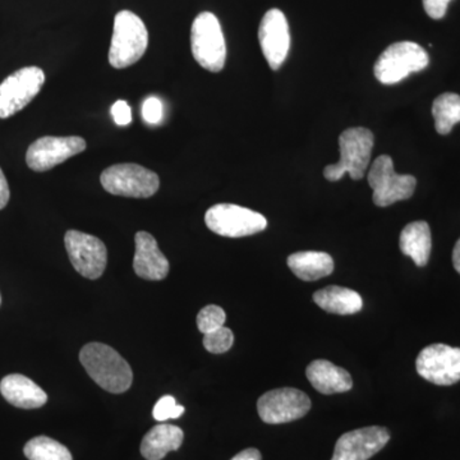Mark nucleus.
Here are the masks:
<instances>
[{
	"instance_id": "1",
	"label": "nucleus",
	"mask_w": 460,
	"mask_h": 460,
	"mask_svg": "<svg viewBox=\"0 0 460 460\" xmlns=\"http://www.w3.org/2000/svg\"><path fill=\"white\" fill-rule=\"evenodd\" d=\"M80 361L89 376L109 393L120 394L132 385L131 366L114 348L107 344L84 345L80 353Z\"/></svg>"
},
{
	"instance_id": "2",
	"label": "nucleus",
	"mask_w": 460,
	"mask_h": 460,
	"mask_svg": "<svg viewBox=\"0 0 460 460\" xmlns=\"http://www.w3.org/2000/svg\"><path fill=\"white\" fill-rule=\"evenodd\" d=\"M148 32L144 21L131 11H120L114 18L109 63L117 69L127 68L144 57Z\"/></svg>"
},
{
	"instance_id": "3",
	"label": "nucleus",
	"mask_w": 460,
	"mask_h": 460,
	"mask_svg": "<svg viewBox=\"0 0 460 460\" xmlns=\"http://www.w3.org/2000/svg\"><path fill=\"white\" fill-rule=\"evenodd\" d=\"M374 141L370 129L361 127L345 129L339 137L341 160L337 164L326 166L323 169V177L330 181H337L344 174H349L353 181L362 180L370 164Z\"/></svg>"
},
{
	"instance_id": "4",
	"label": "nucleus",
	"mask_w": 460,
	"mask_h": 460,
	"mask_svg": "<svg viewBox=\"0 0 460 460\" xmlns=\"http://www.w3.org/2000/svg\"><path fill=\"white\" fill-rule=\"evenodd\" d=\"M190 49L196 62L210 72H220L226 66V44L219 20L210 12L195 18L190 30Z\"/></svg>"
},
{
	"instance_id": "5",
	"label": "nucleus",
	"mask_w": 460,
	"mask_h": 460,
	"mask_svg": "<svg viewBox=\"0 0 460 460\" xmlns=\"http://www.w3.org/2000/svg\"><path fill=\"white\" fill-rule=\"evenodd\" d=\"M429 63L428 51L416 42H395L378 57L374 74L378 83L395 84L402 83L411 74L423 71Z\"/></svg>"
},
{
	"instance_id": "6",
	"label": "nucleus",
	"mask_w": 460,
	"mask_h": 460,
	"mask_svg": "<svg viewBox=\"0 0 460 460\" xmlns=\"http://www.w3.org/2000/svg\"><path fill=\"white\" fill-rule=\"evenodd\" d=\"M107 192L123 198L148 199L160 187L159 175L137 164H117L105 169L100 177Z\"/></svg>"
},
{
	"instance_id": "7",
	"label": "nucleus",
	"mask_w": 460,
	"mask_h": 460,
	"mask_svg": "<svg viewBox=\"0 0 460 460\" xmlns=\"http://www.w3.org/2000/svg\"><path fill=\"white\" fill-rule=\"evenodd\" d=\"M208 228L222 237L241 238L256 234L268 228L262 214L233 204H217L205 215Z\"/></svg>"
},
{
	"instance_id": "8",
	"label": "nucleus",
	"mask_w": 460,
	"mask_h": 460,
	"mask_svg": "<svg viewBox=\"0 0 460 460\" xmlns=\"http://www.w3.org/2000/svg\"><path fill=\"white\" fill-rule=\"evenodd\" d=\"M368 184L374 190V204L378 208H386L411 199L416 190L417 180L413 175L398 174L392 157L381 155L372 163Z\"/></svg>"
},
{
	"instance_id": "9",
	"label": "nucleus",
	"mask_w": 460,
	"mask_h": 460,
	"mask_svg": "<svg viewBox=\"0 0 460 460\" xmlns=\"http://www.w3.org/2000/svg\"><path fill=\"white\" fill-rule=\"evenodd\" d=\"M45 75L39 66H25L0 84V119L26 108L40 93Z\"/></svg>"
},
{
	"instance_id": "10",
	"label": "nucleus",
	"mask_w": 460,
	"mask_h": 460,
	"mask_svg": "<svg viewBox=\"0 0 460 460\" xmlns=\"http://www.w3.org/2000/svg\"><path fill=\"white\" fill-rule=\"evenodd\" d=\"M310 410V398L295 387L270 390L257 402L260 419L269 425H280L302 419Z\"/></svg>"
},
{
	"instance_id": "11",
	"label": "nucleus",
	"mask_w": 460,
	"mask_h": 460,
	"mask_svg": "<svg viewBox=\"0 0 460 460\" xmlns=\"http://www.w3.org/2000/svg\"><path fill=\"white\" fill-rule=\"evenodd\" d=\"M65 243L69 260L78 274L87 279H99L108 263V251L99 238L78 230L66 233Z\"/></svg>"
},
{
	"instance_id": "12",
	"label": "nucleus",
	"mask_w": 460,
	"mask_h": 460,
	"mask_svg": "<svg viewBox=\"0 0 460 460\" xmlns=\"http://www.w3.org/2000/svg\"><path fill=\"white\" fill-rule=\"evenodd\" d=\"M416 368L420 377L435 385H454L460 381V348L429 345L417 357Z\"/></svg>"
},
{
	"instance_id": "13",
	"label": "nucleus",
	"mask_w": 460,
	"mask_h": 460,
	"mask_svg": "<svg viewBox=\"0 0 460 460\" xmlns=\"http://www.w3.org/2000/svg\"><path fill=\"white\" fill-rule=\"evenodd\" d=\"M86 150L83 137H47L33 142L26 153V163L33 172H47Z\"/></svg>"
},
{
	"instance_id": "14",
	"label": "nucleus",
	"mask_w": 460,
	"mask_h": 460,
	"mask_svg": "<svg viewBox=\"0 0 460 460\" xmlns=\"http://www.w3.org/2000/svg\"><path fill=\"white\" fill-rule=\"evenodd\" d=\"M259 41L266 62L272 71H278L287 59L290 47L289 26L280 9L266 12L260 23Z\"/></svg>"
},
{
	"instance_id": "15",
	"label": "nucleus",
	"mask_w": 460,
	"mask_h": 460,
	"mask_svg": "<svg viewBox=\"0 0 460 460\" xmlns=\"http://www.w3.org/2000/svg\"><path fill=\"white\" fill-rule=\"evenodd\" d=\"M389 440V429L380 426L353 429L338 438L332 460H368Z\"/></svg>"
},
{
	"instance_id": "16",
	"label": "nucleus",
	"mask_w": 460,
	"mask_h": 460,
	"mask_svg": "<svg viewBox=\"0 0 460 460\" xmlns=\"http://www.w3.org/2000/svg\"><path fill=\"white\" fill-rule=\"evenodd\" d=\"M135 259L133 269L137 277L145 280H163L168 277V259L157 246L156 239L147 232H138L135 237Z\"/></svg>"
},
{
	"instance_id": "17",
	"label": "nucleus",
	"mask_w": 460,
	"mask_h": 460,
	"mask_svg": "<svg viewBox=\"0 0 460 460\" xmlns=\"http://www.w3.org/2000/svg\"><path fill=\"white\" fill-rule=\"evenodd\" d=\"M308 381L321 394L332 395L349 392L353 386L352 376L344 368L326 359H316L305 368Z\"/></svg>"
},
{
	"instance_id": "18",
	"label": "nucleus",
	"mask_w": 460,
	"mask_h": 460,
	"mask_svg": "<svg viewBox=\"0 0 460 460\" xmlns=\"http://www.w3.org/2000/svg\"><path fill=\"white\" fill-rule=\"evenodd\" d=\"M3 398L12 405L22 410H36L45 405L48 395L31 378L23 375H8L0 383Z\"/></svg>"
},
{
	"instance_id": "19",
	"label": "nucleus",
	"mask_w": 460,
	"mask_h": 460,
	"mask_svg": "<svg viewBox=\"0 0 460 460\" xmlns=\"http://www.w3.org/2000/svg\"><path fill=\"white\" fill-rule=\"evenodd\" d=\"M183 438V431L178 426L157 425L142 438V456L147 460H162L166 454L180 449Z\"/></svg>"
},
{
	"instance_id": "20",
	"label": "nucleus",
	"mask_w": 460,
	"mask_h": 460,
	"mask_svg": "<svg viewBox=\"0 0 460 460\" xmlns=\"http://www.w3.org/2000/svg\"><path fill=\"white\" fill-rule=\"evenodd\" d=\"M399 247L419 268L428 265L431 255V230L426 222H413L402 229Z\"/></svg>"
},
{
	"instance_id": "21",
	"label": "nucleus",
	"mask_w": 460,
	"mask_h": 460,
	"mask_svg": "<svg viewBox=\"0 0 460 460\" xmlns=\"http://www.w3.org/2000/svg\"><path fill=\"white\" fill-rule=\"evenodd\" d=\"M314 304L329 314H354L363 307L362 296L348 288L330 286L317 290L314 295Z\"/></svg>"
},
{
	"instance_id": "22",
	"label": "nucleus",
	"mask_w": 460,
	"mask_h": 460,
	"mask_svg": "<svg viewBox=\"0 0 460 460\" xmlns=\"http://www.w3.org/2000/svg\"><path fill=\"white\" fill-rule=\"evenodd\" d=\"M288 266L299 279L314 281L334 271V260L329 253L304 251L288 257Z\"/></svg>"
},
{
	"instance_id": "23",
	"label": "nucleus",
	"mask_w": 460,
	"mask_h": 460,
	"mask_svg": "<svg viewBox=\"0 0 460 460\" xmlns=\"http://www.w3.org/2000/svg\"><path fill=\"white\" fill-rule=\"evenodd\" d=\"M432 115L438 135H449L453 127L460 123V95L447 93L436 98L432 104Z\"/></svg>"
},
{
	"instance_id": "24",
	"label": "nucleus",
	"mask_w": 460,
	"mask_h": 460,
	"mask_svg": "<svg viewBox=\"0 0 460 460\" xmlns=\"http://www.w3.org/2000/svg\"><path fill=\"white\" fill-rule=\"evenodd\" d=\"M29 460H74L68 449L47 436L33 438L23 449Z\"/></svg>"
},
{
	"instance_id": "25",
	"label": "nucleus",
	"mask_w": 460,
	"mask_h": 460,
	"mask_svg": "<svg viewBox=\"0 0 460 460\" xmlns=\"http://www.w3.org/2000/svg\"><path fill=\"white\" fill-rule=\"evenodd\" d=\"M226 321V311L219 305H206L198 314V326L202 334H208V332L223 328Z\"/></svg>"
},
{
	"instance_id": "26",
	"label": "nucleus",
	"mask_w": 460,
	"mask_h": 460,
	"mask_svg": "<svg viewBox=\"0 0 460 460\" xmlns=\"http://www.w3.org/2000/svg\"><path fill=\"white\" fill-rule=\"evenodd\" d=\"M234 343V335L232 330L228 328H220L215 332L204 334V347L206 350L214 354H222L228 352Z\"/></svg>"
},
{
	"instance_id": "27",
	"label": "nucleus",
	"mask_w": 460,
	"mask_h": 460,
	"mask_svg": "<svg viewBox=\"0 0 460 460\" xmlns=\"http://www.w3.org/2000/svg\"><path fill=\"white\" fill-rule=\"evenodd\" d=\"M184 413V407L178 405L175 399L172 395H165L159 399L154 407L153 416L154 419L159 422H164L168 420L180 419L181 414Z\"/></svg>"
},
{
	"instance_id": "28",
	"label": "nucleus",
	"mask_w": 460,
	"mask_h": 460,
	"mask_svg": "<svg viewBox=\"0 0 460 460\" xmlns=\"http://www.w3.org/2000/svg\"><path fill=\"white\" fill-rule=\"evenodd\" d=\"M142 118L148 124H159L164 118V105L156 96H150L142 104Z\"/></svg>"
},
{
	"instance_id": "29",
	"label": "nucleus",
	"mask_w": 460,
	"mask_h": 460,
	"mask_svg": "<svg viewBox=\"0 0 460 460\" xmlns=\"http://www.w3.org/2000/svg\"><path fill=\"white\" fill-rule=\"evenodd\" d=\"M111 115L115 124L118 126H128L132 122V109L129 107L128 102L124 100H118L111 107Z\"/></svg>"
},
{
	"instance_id": "30",
	"label": "nucleus",
	"mask_w": 460,
	"mask_h": 460,
	"mask_svg": "<svg viewBox=\"0 0 460 460\" xmlns=\"http://www.w3.org/2000/svg\"><path fill=\"white\" fill-rule=\"evenodd\" d=\"M452 0H423L426 13L434 20H441L447 11V5Z\"/></svg>"
},
{
	"instance_id": "31",
	"label": "nucleus",
	"mask_w": 460,
	"mask_h": 460,
	"mask_svg": "<svg viewBox=\"0 0 460 460\" xmlns=\"http://www.w3.org/2000/svg\"><path fill=\"white\" fill-rule=\"evenodd\" d=\"M9 198H11V192H9L7 178L0 169V210L7 206Z\"/></svg>"
},
{
	"instance_id": "32",
	"label": "nucleus",
	"mask_w": 460,
	"mask_h": 460,
	"mask_svg": "<svg viewBox=\"0 0 460 460\" xmlns=\"http://www.w3.org/2000/svg\"><path fill=\"white\" fill-rule=\"evenodd\" d=\"M232 460H262V456L259 450L251 447V449L242 450Z\"/></svg>"
},
{
	"instance_id": "33",
	"label": "nucleus",
	"mask_w": 460,
	"mask_h": 460,
	"mask_svg": "<svg viewBox=\"0 0 460 460\" xmlns=\"http://www.w3.org/2000/svg\"><path fill=\"white\" fill-rule=\"evenodd\" d=\"M453 263L456 270L460 274V239L456 242V247H454L453 251Z\"/></svg>"
},
{
	"instance_id": "34",
	"label": "nucleus",
	"mask_w": 460,
	"mask_h": 460,
	"mask_svg": "<svg viewBox=\"0 0 460 460\" xmlns=\"http://www.w3.org/2000/svg\"><path fill=\"white\" fill-rule=\"evenodd\" d=\"M0 304H2V296H0Z\"/></svg>"
}]
</instances>
